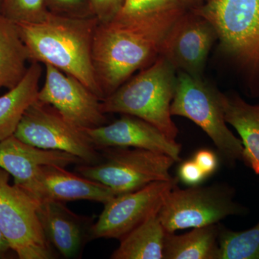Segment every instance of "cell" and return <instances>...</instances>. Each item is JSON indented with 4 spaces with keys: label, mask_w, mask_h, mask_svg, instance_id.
Masks as SVG:
<instances>
[{
    "label": "cell",
    "mask_w": 259,
    "mask_h": 259,
    "mask_svg": "<svg viewBox=\"0 0 259 259\" xmlns=\"http://www.w3.org/2000/svg\"><path fill=\"white\" fill-rule=\"evenodd\" d=\"M47 9L55 14L71 17L94 16L90 0H46Z\"/></svg>",
    "instance_id": "24"
},
{
    "label": "cell",
    "mask_w": 259,
    "mask_h": 259,
    "mask_svg": "<svg viewBox=\"0 0 259 259\" xmlns=\"http://www.w3.org/2000/svg\"><path fill=\"white\" fill-rule=\"evenodd\" d=\"M45 66V81L39 89L37 100L54 107L80 128H95L107 123L100 97L74 76L51 65Z\"/></svg>",
    "instance_id": "10"
},
{
    "label": "cell",
    "mask_w": 259,
    "mask_h": 259,
    "mask_svg": "<svg viewBox=\"0 0 259 259\" xmlns=\"http://www.w3.org/2000/svg\"><path fill=\"white\" fill-rule=\"evenodd\" d=\"M191 10L212 24L221 51L259 96V0H207Z\"/></svg>",
    "instance_id": "3"
},
{
    "label": "cell",
    "mask_w": 259,
    "mask_h": 259,
    "mask_svg": "<svg viewBox=\"0 0 259 259\" xmlns=\"http://www.w3.org/2000/svg\"><path fill=\"white\" fill-rule=\"evenodd\" d=\"M35 204L42 231L51 246L64 258L79 256L90 240L93 221L73 212L62 202L47 199Z\"/></svg>",
    "instance_id": "14"
},
{
    "label": "cell",
    "mask_w": 259,
    "mask_h": 259,
    "mask_svg": "<svg viewBox=\"0 0 259 259\" xmlns=\"http://www.w3.org/2000/svg\"><path fill=\"white\" fill-rule=\"evenodd\" d=\"M193 160L207 177L211 176L217 170L218 158L210 150H199L194 154Z\"/></svg>",
    "instance_id": "27"
},
{
    "label": "cell",
    "mask_w": 259,
    "mask_h": 259,
    "mask_svg": "<svg viewBox=\"0 0 259 259\" xmlns=\"http://www.w3.org/2000/svg\"><path fill=\"white\" fill-rule=\"evenodd\" d=\"M177 178L152 182L134 192L119 194L104 204L97 222L90 228V240L122 239L145 221L158 214Z\"/></svg>",
    "instance_id": "9"
},
{
    "label": "cell",
    "mask_w": 259,
    "mask_h": 259,
    "mask_svg": "<svg viewBox=\"0 0 259 259\" xmlns=\"http://www.w3.org/2000/svg\"><path fill=\"white\" fill-rule=\"evenodd\" d=\"M30 62L15 22L0 13V90L13 89L25 77Z\"/></svg>",
    "instance_id": "18"
},
{
    "label": "cell",
    "mask_w": 259,
    "mask_h": 259,
    "mask_svg": "<svg viewBox=\"0 0 259 259\" xmlns=\"http://www.w3.org/2000/svg\"><path fill=\"white\" fill-rule=\"evenodd\" d=\"M9 173L0 168V228L20 259L56 258L42 231L36 204L21 189L9 183Z\"/></svg>",
    "instance_id": "8"
},
{
    "label": "cell",
    "mask_w": 259,
    "mask_h": 259,
    "mask_svg": "<svg viewBox=\"0 0 259 259\" xmlns=\"http://www.w3.org/2000/svg\"><path fill=\"white\" fill-rule=\"evenodd\" d=\"M207 1V0H180L181 4L187 10L195 9Z\"/></svg>",
    "instance_id": "29"
},
{
    "label": "cell",
    "mask_w": 259,
    "mask_h": 259,
    "mask_svg": "<svg viewBox=\"0 0 259 259\" xmlns=\"http://www.w3.org/2000/svg\"><path fill=\"white\" fill-rule=\"evenodd\" d=\"M3 0H0V10H1L2 5H3Z\"/></svg>",
    "instance_id": "30"
},
{
    "label": "cell",
    "mask_w": 259,
    "mask_h": 259,
    "mask_svg": "<svg viewBox=\"0 0 259 259\" xmlns=\"http://www.w3.org/2000/svg\"><path fill=\"white\" fill-rule=\"evenodd\" d=\"M49 13L46 0H3L0 13L15 23H37Z\"/></svg>",
    "instance_id": "22"
},
{
    "label": "cell",
    "mask_w": 259,
    "mask_h": 259,
    "mask_svg": "<svg viewBox=\"0 0 259 259\" xmlns=\"http://www.w3.org/2000/svg\"><path fill=\"white\" fill-rule=\"evenodd\" d=\"M184 8L180 0H124L117 14L122 16H145Z\"/></svg>",
    "instance_id": "23"
},
{
    "label": "cell",
    "mask_w": 259,
    "mask_h": 259,
    "mask_svg": "<svg viewBox=\"0 0 259 259\" xmlns=\"http://www.w3.org/2000/svg\"><path fill=\"white\" fill-rule=\"evenodd\" d=\"M187 10L180 8L145 16L117 14L99 22L94 35L93 61L104 99L159 57L167 33Z\"/></svg>",
    "instance_id": "1"
},
{
    "label": "cell",
    "mask_w": 259,
    "mask_h": 259,
    "mask_svg": "<svg viewBox=\"0 0 259 259\" xmlns=\"http://www.w3.org/2000/svg\"><path fill=\"white\" fill-rule=\"evenodd\" d=\"M207 177L193 159L181 163L178 169V180L190 186L200 185Z\"/></svg>",
    "instance_id": "26"
},
{
    "label": "cell",
    "mask_w": 259,
    "mask_h": 259,
    "mask_svg": "<svg viewBox=\"0 0 259 259\" xmlns=\"http://www.w3.org/2000/svg\"><path fill=\"white\" fill-rule=\"evenodd\" d=\"M221 93L202 77L179 71L171 114L186 117L203 130L223 159L233 166L243 161V146L227 125Z\"/></svg>",
    "instance_id": "5"
},
{
    "label": "cell",
    "mask_w": 259,
    "mask_h": 259,
    "mask_svg": "<svg viewBox=\"0 0 259 259\" xmlns=\"http://www.w3.org/2000/svg\"><path fill=\"white\" fill-rule=\"evenodd\" d=\"M177 70L159 56L152 64L130 78L102 102L107 113L139 117L176 141L179 130L172 120L171 105L177 84Z\"/></svg>",
    "instance_id": "4"
},
{
    "label": "cell",
    "mask_w": 259,
    "mask_h": 259,
    "mask_svg": "<svg viewBox=\"0 0 259 259\" xmlns=\"http://www.w3.org/2000/svg\"><path fill=\"white\" fill-rule=\"evenodd\" d=\"M83 163L74 155L34 147L14 135L0 141V168L14 179V185L30 196L34 202L42 199L40 175L42 167H66Z\"/></svg>",
    "instance_id": "12"
},
{
    "label": "cell",
    "mask_w": 259,
    "mask_h": 259,
    "mask_svg": "<svg viewBox=\"0 0 259 259\" xmlns=\"http://www.w3.org/2000/svg\"><path fill=\"white\" fill-rule=\"evenodd\" d=\"M41 76V64L32 61L23 79L0 96V141L15 134L24 113L37 100Z\"/></svg>",
    "instance_id": "17"
},
{
    "label": "cell",
    "mask_w": 259,
    "mask_h": 259,
    "mask_svg": "<svg viewBox=\"0 0 259 259\" xmlns=\"http://www.w3.org/2000/svg\"><path fill=\"white\" fill-rule=\"evenodd\" d=\"M42 200H89L106 204L117 196L107 186L81 175L66 171L65 167L45 166L40 175Z\"/></svg>",
    "instance_id": "15"
},
{
    "label": "cell",
    "mask_w": 259,
    "mask_h": 259,
    "mask_svg": "<svg viewBox=\"0 0 259 259\" xmlns=\"http://www.w3.org/2000/svg\"><path fill=\"white\" fill-rule=\"evenodd\" d=\"M219 223L192 228L185 234L166 232L163 259H219Z\"/></svg>",
    "instance_id": "19"
},
{
    "label": "cell",
    "mask_w": 259,
    "mask_h": 259,
    "mask_svg": "<svg viewBox=\"0 0 259 259\" xmlns=\"http://www.w3.org/2000/svg\"><path fill=\"white\" fill-rule=\"evenodd\" d=\"M236 191L227 184L175 187L168 193L158 216L166 232L218 224L225 218L243 215L248 209L235 200Z\"/></svg>",
    "instance_id": "6"
},
{
    "label": "cell",
    "mask_w": 259,
    "mask_h": 259,
    "mask_svg": "<svg viewBox=\"0 0 259 259\" xmlns=\"http://www.w3.org/2000/svg\"><path fill=\"white\" fill-rule=\"evenodd\" d=\"M10 250H13L10 247L9 241L0 228V258H4Z\"/></svg>",
    "instance_id": "28"
},
{
    "label": "cell",
    "mask_w": 259,
    "mask_h": 259,
    "mask_svg": "<svg viewBox=\"0 0 259 259\" xmlns=\"http://www.w3.org/2000/svg\"><path fill=\"white\" fill-rule=\"evenodd\" d=\"M166 231L158 214L148 218L120 240L112 259H163Z\"/></svg>",
    "instance_id": "20"
},
{
    "label": "cell",
    "mask_w": 259,
    "mask_h": 259,
    "mask_svg": "<svg viewBox=\"0 0 259 259\" xmlns=\"http://www.w3.org/2000/svg\"><path fill=\"white\" fill-rule=\"evenodd\" d=\"M92 11L99 22H105L117 15L124 0H90Z\"/></svg>",
    "instance_id": "25"
},
{
    "label": "cell",
    "mask_w": 259,
    "mask_h": 259,
    "mask_svg": "<svg viewBox=\"0 0 259 259\" xmlns=\"http://www.w3.org/2000/svg\"><path fill=\"white\" fill-rule=\"evenodd\" d=\"M14 136L34 147L74 155L83 163L102 161V155L84 130L66 120L54 107L37 100L24 113Z\"/></svg>",
    "instance_id": "7"
},
{
    "label": "cell",
    "mask_w": 259,
    "mask_h": 259,
    "mask_svg": "<svg viewBox=\"0 0 259 259\" xmlns=\"http://www.w3.org/2000/svg\"><path fill=\"white\" fill-rule=\"evenodd\" d=\"M84 131L97 149L141 148L164 153L176 162L180 161V144L154 125L135 116L122 115L112 123Z\"/></svg>",
    "instance_id": "13"
},
{
    "label": "cell",
    "mask_w": 259,
    "mask_h": 259,
    "mask_svg": "<svg viewBox=\"0 0 259 259\" xmlns=\"http://www.w3.org/2000/svg\"><path fill=\"white\" fill-rule=\"evenodd\" d=\"M219 259H259V222L244 231L219 223Z\"/></svg>",
    "instance_id": "21"
},
{
    "label": "cell",
    "mask_w": 259,
    "mask_h": 259,
    "mask_svg": "<svg viewBox=\"0 0 259 259\" xmlns=\"http://www.w3.org/2000/svg\"><path fill=\"white\" fill-rule=\"evenodd\" d=\"M98 23L95 16L71 17L49 12L37 23L17 25L30 62L51 65L74 76L103 100L93 61L94 35Z\"/></svg>",
    "instance_id": "2"
},
{
    "label": "cell",
    "mask_w": 259,
    "mask_h": 259,
    "mask_svg": "<svg viewBox=\"0 0 259 259\" xmlns=\"http://www.w3.org/2000/svg\"><path fill=\"white\" fill-rule=\"evenodd\" d=\"M217 40L215 29L208 20L187 10L167 33L160 56L177 71L202 77L209 52Z\"/></svg>",
    "instance_id": "11"
},
{
    "label": "cell",
    "mask_w": 259,
    "mask_h": 259,
    "mask_svg": "<svg viewBox=\"0 0 259 259\" xmlns=\"http://www.w3.org/2000/svg\"><path fill=\"white\" fill-rule=\"evenodd\" d=\"M227 123L236 130L243 146V160L259 175V105L245 102L238 94L221 93Z\"/></svg>",
    "instance_id": "16"
}]
</instances>
